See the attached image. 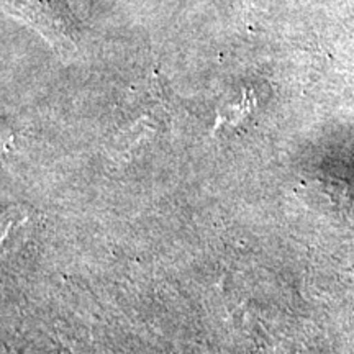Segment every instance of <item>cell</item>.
I'll return each mask as SVG.
<instances>
[{"label":"cell","mask_w":354,"mask_h":354,"mask_svg":"<svg viewBox=\"0 0 354 354\" xmlns=\"http://www.w3.org/2000/svg\"><path fill=\"white\" fill-rule=\"evenodd\" d=\"M3 8L19 17L57 48H73L77 24L66 7L56 0H2Z\"/></svg>","instance_id":"1"}]
</instances>
